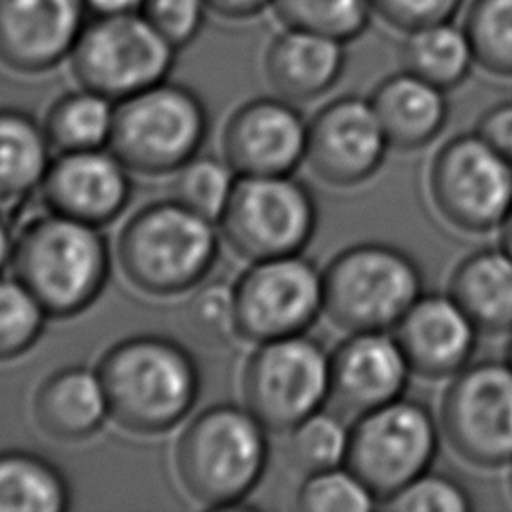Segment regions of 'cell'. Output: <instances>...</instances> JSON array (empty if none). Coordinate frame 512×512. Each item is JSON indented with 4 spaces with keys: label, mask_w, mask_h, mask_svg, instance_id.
I'll use <instances>...</instances> for the list:
<instances>
[{
    "label": "cell",
    "mask_w": 512,
    "mask_h": 512,
    "mask_svg": "<svg viewBox=\"0 0 512 512\" xmlns=\"http://www.w3.org/2000/svg\"><path fill=\"white\" fill-rule=\"evenodd\" d=\"M110 418L126 432L156 436L178 426L200 394L194 356L176 340L136 334L114 342L98 360Z\"/></svg>",
    "instance_id": "1"
},
{
    "label": "cell",
    "mask_w": 512,
    "mask_h": 512,
    "mask_svg": "<svg viewBox=\"0 0 512 512\" xmlns=\"http://www.w3.org/2000/svg\"><path fill=\"white\" fill-rule=\"evenodd\" d=\"M10 262L50 318H72L104 290L110 248L96 226L44 208L18 226Z\"/></svg>",
    "instance_id": "2"
},
{
    "label": "cell",
    "mask_w": 512,
    "mask_h": 512,
    "mask_svg": "<svg viewBox=\"0 0 512 512\" xmlns=\"http://www.w3.org/2000/svg\"><path fill=\"white\" fill-rule=\"evenodd\" d=\"M214 224L174 198L148 202L120 228L116 262L142 294L168 298L190 292L218 258Z\"/></svg>",
    "instance_id": "3"
},
{
    "label": "cell",
    "mask_w": 512,
    "mask_h": 512,
    "mask_svg": "<svg viewBox=\"0 0 512 512\" xmlns=\"http://www.w3.org/2000/svg\"><path fill=\"white\" fill-rule=\"evenodd\" d=\"M266 432L244 404L204 408L182 430L174 450V472L184 492L204 508L238 506L266 472Z\"/></svg>",
    "instance_id": "4"
},
{
    "label": "cell",
    "mask_w": 512,
    "mask_h": 512,
    "mask_svg": "<svg viewBox=\"0 0 512 512\" xmlns=\"http://www.w3.org/2000/svg\"><path fill=\"white\" fill-rule=\"evenodd\" d=\"M422 288L418 262L384 242L352 244L322 268L324 314L348 334L394 330Z\"/></svg>",
    "instance_id": "5"
},
{
    "label": "cell",
    "mask_w": 512,
    "mask_h": 512,
    "mask_svg": "<svg viewBox=\"0 0 512 512\" xmlns=\"http://www.w3.org/2000/svg\"><path fill=\"white\" fill-rule=\"evenodd\" d=\"M208 132L202 98L162 80L116 102L108 150L132 172L166 176L192 160Z\"/></svg>",
    "instance_id": "6"
},
{
    "label": "cell",
    "mask_w": 512,
    "mask_h": 512,
    "mask_svg": "<svg viewBox=\"0 0 512 512\" xmlns=\"http://www.w3.org/2000/svg\"><path fill=\"white\" fill-rule=\"evenodd\" d=\"M316 224V200L292 174L238 176L218 220L228 248L250 262L300 254Z\"/></svg>",
    "instance_id": "7"
},
{
    "label": "cell",
    "mask_w": 512,
    "mask_h": 512,
    "mask_svg": "<svg viewBox=\"0 0 512 512\" xmlns=\"http://www.w3.org/2000/svg\"><path fill=\"white\" fill-rule=\"evenodd\" d=\"M440 422L414 398H396L356 416L346 466L370 488L378 504L430 470L438 452Z\"/></svg>",
    "instance_id": "8"
},
{
    "label": "cell",
    "mask_w": 512,
    "mask_h": 512,
    "mask_svg": "<svg viewBox=\"0 0 512 512\" xmlns=\"http://www.w3.org/2000/svg\"><path fill=\"white\" fill-rule=\"evenodd\" d=\"M242 404L274 434H286L330 398V354L306 334L256 344L240 376Z\"/></svg>",
    "instance_id": "9"
},
{
    "label": "cell",
    "mask_w": 512,
    "mask_h": 512,
    "mask_svg": "<svg viewBox=\"0 0 512 512\" xmlns=\"http://www.w3.org/2000/svg\"><path fill=\"white\" fill-rule=\"evenodd\" d=\"M176 52L140 12L92 16L68 62L80 86L118 102L166 80Z\"/></svg>",
    "instance_id": "10"
},
{
    "label": "cell",
    "mask_w": 512,
    "mask_h": 512,
    "mask_svg": "<svg viewBox=\"0 0 512 512\" xmlns=\"http://www.w3.org/2000/svg\"><path fill=\"white\" fill-rule=\"evenodd\" d=\"M428 192L450 226L470 234L490 232L512 208V162L480 134H456L430 162Z\"/></svg>",
    "instance_id": "11"
},
{
    "label": "cell",
    "mask_w": 512,
    "mask_h": 512,
    "mask_svg": "<svg viewBox=\"0 0 512 512\" xmlns=\"http://www.w3.org/2000/svg\"><path fill=\"white\" fill-rule=\"evenodd\" d=\"M438 422L450 448L468 464H512V366L506 360L464 366L442 394Z\"/></svg>",
    "instance_id": "12"
},
{
    "label": "cell",
    "mask_w": 512,
    "mask_h": 512,
    "mask_svg": "<svg viewBox=\"0 0 512 512\" xmlns=\"http://www.w3.org/2000/svg\"><path fill=\"white\" fill-rule=\"evenodd\" d=\"M232 292L236 336L254 344L306 334L324 314L322 270L302 254L252 262Z\"/></svg>",
    "instance_id": "13"
},
{
    "label": "cell",
    "mask_w": 512,
    "mask_h": 512,
    "mask_svg": "<svg viewBox=\"0 0 512 512\" xmlns=\"http://www.w3.org/2000/svg\"><path fill=\"white\" fill-rule=\"evenodd\" d=\"M388 148L370 100L344 94L308 120L304 162L324 184L352 188L380 170Z\"/></svg>",
    "instance_id": "14"
},
{
    "label": "cell",
    "mask_w": 512,
    "mask_h": 512,
    "mask_svg": "<svg viewBox=\"0 0 512 512\" xmlns=\"http://www.w3.org/2000/svg\"><path fill=\"white\" fill-rule=\"evenodd\" d=\"M308 120L294 102L260 96L240 104L222 132L224 160L238 176H284L304 162Z\"/></svg>",
    "instance_id": "15"
},
{
    "label": "cell",
    "mask_w": 512,
    "mask_h": 512,
    "mask_svg": "<svg viewBox=\"0 0 512 512\" xmlns=\"http://www.w3.org/2000/svg\"><path fill=\"white\" fill-rule=\"evenodd\" d=\"M86 22L84 0H0V66L20 76L54 70Z\"/></svg>",
    "instance_id": "16"
},
{
    "label": "cell",
    "mask_w": 512,
    "mask_h": 512,
    "mask_svg": "<svg viewBox=\"0 0 512 512\" xmlns=\"http://www.w3.org/2000/svg\"><path fill=\"white\" fill-rule=\"evenodd\" d=\"M130 170L108 150L58 152L38 188L44 208L102 228L116 220L132 192Z\"/></svg>",
    "instance_id": "17"
},
{
    "label": "cell",
    "mask_w": 512,
    "mask_h": 512,
    "mask_svg": "<svg viewBox=\"0 0 512 512\" xmlns=\"http://www.w3.org/2000/svg\"><path fill=\"white\" fill-rule=\"evenodd\" d=\"M408 360L388 332H350L330 354V398L360 416L404 394Z\"/></svg>",
    "instance_id": "18"
},
{
    "label": "cell",
    "mask_w": 512,
    "mask_h": 512,
    "mask_svg": "<svg viewBox=\"0 0 512 512\" xmlns=\"http://www.w3.org/2000/svg\"><path fill=\"white\" fill-rule=\"evenodd\" d=\"M408 366L422 378H452L476 348L478 328L450 294H422L392 330Z\"/></svg>",
    "instance_id": "19"
},
{
    "label": "cell",
    "mask_w": 512,
    "mask_h": 512,
    "mask_svg": "<svg viewBox=\"0 0 512 512\" xmlns=\"http://www.w3.org/2000/svg\"><path fill=\"white\" fill-rule=\"evenodd\" d=\"M344 46L340 40L284 26L264 50V78L280 98L316 100L338 84L346 68Z\"/></svg>",
    "instance_id": "20"
},
{
    "label": "cell",
    "mask_w": 512,
    "mask_h": 512,
    "mask_svg": "<svg viewBox=\"0 0 512 512\" xmlns=\"http://www.w3.org/2000/svg\"><path fill=\"white\" fill-rule=\"evenodd\" d=\"M32 414L38 428L58 442H80L94 436L108 414L100 376L86 366H64L36 388Z\"/></svg>",
    "instance_id": "21"
},
{
    "label": "cell",
    "mask_w": 512,
    "mask_h": 512,
    "mask_svg": "<svg viewBox=\"0 0 512 512\" xmlns=\"http://www.w3.org/2000/svg\"><path fill=\"white\" fill-rule=\"evenodd\" d=\"M368 100L388 144L396 150L424 148L448 120L446 90L408 70L382 78Z\"/></svg>",
    "instance_id": "22"
},
{
    "label": "cell",
    "mask_w": 512,
    "mask_h": 512,
    "mask_svg": "<svg viewBox=\"0 0 512 512\" xmlns=\"http://www.w3.org/2000/svg\"><path fill=\"white\" fill-rule=\"evenodd\" d=\"M448 294L478 332H512V254L502 246L466 254L450 274Z\"/></svg>",
    "instance_id": "23"
},
{
    "label": "cell",
    "mask_w": 512,
    "mask_h": 512,
    "mask_svg": "<svg viewBox=\"0 0 512 512\" xmlns=\"http://www.w3.org/2000/svg\"><path fill=\"white\" fill-rule=\"evenodd\" d=\"M44 126L20 108H0V204L36 192L52 162Z\"/></svg>",
    "instance_id": "24"
},
{
    "label": "cell",
    "mask_w": 512,
    "mask_h": 512,
    "mask_svg": "<svg viewBox=\"0 0 512 512\" xmlns=\"http://www.w3.org/2000/svg\"><path fill=\"white\" fill-rule=\"evenodd\" d=\"M70 504V484L54 462L20 448L0 450V512H62Z\"/></svg>",
    "instance_id": "25"
},
{
    "label": "cell",
    "mask_w": 512,
    "mask_h": 512,
    "mask_svg": "<svg viewBox=\"0 0 512 512\" xmlns=\"http://www.w3.org/2000/svg\"><path fill=\"white\" fill-rule=\"evenodd\" d=\"M402 70H408L426 82L452 90L460 86L474 60V50L464 28L452 22L432 24L406 34L400 46Z\"/></svg>",
    "instance_id": "26"
},
{
    "label": "cell",
    "mask_w": 512,
    "mask_h": 512,
    "mask_svg": "<svg viewBox=\"0 0 512 512\" xmlns=\"http://www.w3.org/2000/svg\"><path fill=\"white\" fill-rule=\"evenodd\" d=\"M114 108V100L84 86L58 96L42 124L52 150L76 152L108 146Z\"/></svg>",
    "instance_id": "27"
},
{
    "label": "cell",
    "mask_w": 512,
    "mask_h": 512,
    "mask_svg": "<svg viewBox=\"0 0 512 512\" xmlns=\"http://www.w3.org/2000/svg\"><path fill=\"white\" fill-rule=\"evenodd\" d=\"M282 26L316 32L344 44L360 38L372 20L370 0H272Z\"/></svg>",
    "instance_id": "28"
},
{
    "label": "cell",
    "mask_w": 512,
    "mask_h": 512,
    "mask_svg": "<svg viewBox=\"0 0 512 512\" xmlns=\"http://www.w3.org/2000/svg\"><path fill=\"white\" fill-rule=\"evenodd\" d=\"M462 28L476 64L492 76L512 78V0H472Z\"/></svg>",
    "instance_id": "29"
},
{
    "label": "cell",
    "mask_w": 512,
    "mask_h": 512,
    "mask_svg": "<svg viewBox=\"0 0 512 512\" xmlns=\"http://www.w3.org/2000/svg\"><path fill=\"white\" fill-rule=\"evenodd\" d=\"M238 174L222 158L194 156L174 172L172 198L218 224Z\"/></svg>",
    "instance_id": "30"
},
{
    "label": "cell",
    "mask_w": 512,
    "mask_h": 512,
    "mask_svg": "<svg viewBox=\"0 0 512 512\" xmlns=\"http://www.w3.org/2000/svg\"><path fill=\"white\" fill-rule=\"evenodd\" d=\"M350 428L328 412H314L288 432V458L304 474L342 466L346 462Z\"/></svg>",
    "instance_id": "31"
},
{
    "label": "cell",
    "mask_w": 512,
    "mask_h": 512,
    "mask_svg": "<svg viewBox=\"0 0 512 512\" xmlns=\"http://www.w3.org/2000/svg\"><path fill=\"white\" fill-rule=\"evenodd\" d=\"M46 310L18 278H0V362L20 358L42 336Z\"/></svg>",
    "instance_id": "32"
},
{
    "label": "cell",
    "mask_w": 512,
    "mask_h": 512,
    "mask_svg": "<svg viewBox=\"0 0 512 512\" xmlns=\"http://www.w3.org/2000/svg\"><path fill=\"white\" fill-rule=\"evenodd\" d=\"M296 504L304 512H368L378 506L370 488L346 466L306 474Z\"/></svg>",
    "instance_id": "33"
},
{
    "label": "cell",
    "mask_w": 512,
    "mask_h": 512,
    "mask_svg": "<svg viewBox=\"0 0 512 512\" xmlns=\"http://www.w3.org/2000/svg\"><path fill=\"white\" fill-rule=\"evenodd\" d=\"M380 506L390 512H466L474 504L456 478L426 470Z\"/></svg>",
    "instance_id": "34"
},
{
    "label": "cell",
    "mask_w": 512,
    "mask_h": 512,
    "mask_svg": "<svg viewBox=\"0 0 512 512\" xmlns=\"http://www.w3.org/2000/svg\"><path fill=\"white\" fill-rule=\"evenodd\" d=\"M186 320L204 344H224L236 336L234 292L224 282L196 286L188 302Z\"/></svg>",
    "instance_id": "35"
},
{
    "label": "cell",
    "mask_w": 512,
    "mask_h": 512,
    "mask_svg": "<svg viewBox=\"0 0 512 512\" xmlns=\"http://www.w3.org/2000/svg\"><path fill=\"white\" fill-rule=\"evenodd\" d=\"M206 0H144L140 14L176 50L188 46L204 28Z\"/></svg>",
    "instance_id": "36"
},
{
    "label": "cell",
    "mask_w": 512,
    "mask_h": 512,
    "mask_svg": "<svg viewBox=\"0 0 512 512\" xmlns=\"http://www.w3.org/2000/svg\"><path fill=\"white\" fill-rule=\"evenodd\" d=\"M464 0H370L372 14L388 28L410 34L414 30L452 22Z\"/></svg>",
    "instance_id": "37"
},
{
    "label": "cell",
    "mask_w": 512,
    "mask_h": 512,
    "mask_svg": "<svg viewBox=\"0 0 512 512\" xmlns=\"http://www.w3.org/2000/svg\"><path fill=\"white\" fill-rule=\"evenodd\" d=\"M474 132L512 162V100H502L484 110Z\"/></svg>",
    "instance_id": "38"
},
{
    "label": "cell",
    "mask_w": 512,
    "mask_h": 512,
    "mask_svg": "<svg viewBox=\"0 0 512 512\" xmlns=\"http://www.w3.org/2000/svg\"><path fill=\"white\" fill-rule=\"evenodd\" d=\"M206 4L214 16L232 22L252 20L272 8V0H206Z\"/></svg>",
    "instance_id": "39"
},
{
    "label": "cell",
    "mask_w": 512,
    "mask_h": 512,
    "mask_svg": "<svg viewBox=\"0 0 512 512\" xmlns=\"http://www.w3.org/2000/svg\"><path fill=\"white\" fill-rule=\"evenodd\" d=\"M90 16H124L138 14L144 0H84Z\"/></svg>",
    "instance_id": "40"
},
{
    "label": "cell",
    "mask_w": 512,
    "mask_h": 512,
    "mask_svg": "<svg viewBox=\"0 0 512 512\" xmlns=\"http://www.w3.org/2000/svg\"><path fill=\"white\" fill-rule=\"evenodd\" d=\"M12 244H14V234L8 222L4 220V216L0 214V272L6 268V264L12 258Z\"/></svg>",
    "instance_id": "41"
},
{
    "label": "cell",
    "mask_w": 512,
    "mask_h": 512,
    "mask_svg": "<svg viewBox=\"0 0 512 512\" xmlns=\"http://www.w3.org/2000/svg\"><path fill=\"white\" fill-rule=\"evenodd\" d=\"M500 246L512 254V208L500 226Z\"/></svg>",
    "instance_id": "42"
},
{
    "label": "cell",
    "mask_w": 512,
    "mask_h": 512,
    "mask_svg": "<svg viewBox=\"0 0 512 512\" xmlns=\"http://www.w3.org/2000/svg\"><path fill=\"white\" fill-rule=\"evenodd\" d=\"M506 362L512 366V332H510V340H508V348H506Z\"/></svg>",
    "instance_id": "43"
},
{
    "label": "cell",
    "mask_w": 512,
    "mask_h": 512,
    "mask_svg": "<svg viewBox=\"0 0 512 512\" xmlns=\"http://www.w3.org/2000/svg\"><path fill=\"white\" fill-rule=\"evenodd\" d=\"M510 492H512V470H510Z\"/></svg>",
    "instance_id": "44"
}]
</instances>
